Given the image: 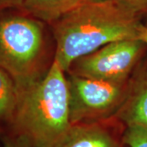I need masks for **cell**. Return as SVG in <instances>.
<instances>
[{
  "label": "cell",
  "mask_w": 147,
  "mask_h": 147,
  "mask_svg": "<svg viewBox=\"0 0 147 147\" xmlns=\"http://www.w3.org/2000/svg\"><path fill=\"white\" fill-rule=\"evenodd\" d=\"M140 18L119 0H91L52 23L53 61L66 73L78 58L112 42L137 38Z\"/></svg>",
  "instance_id": "6da1fadb"
},
{
  "label": "cell",
  "mask_w": 147,
  "mask_h": 147,
  "mask_svg": "<svg viewBox=\"0 0 147 147\" xmlns=\"http://www.w3.org/2000/svg\"><path fill=\"white\" fill-rule=\"evenodd\" d=\"M71 126L66 73L53 61L42 79L20 93L8 133L32 147H57Z\"/></svg>",
  "instance_id": "7a4b0ae2"
},
{
  "label": "cell",
  "mask_w": 147,
  "mask_h": 147,
  "mask_svg": "<svg viewBox=\"0 0 147 147\" xmlns=\"http://www.w3.org/2000/svg\"><path fill=\"white\" fill-rule=\"evenodd\" d=\"M47 42L42 21L32 16L0 20V67L14 80L19 92L47 73Z\"/></svg>",
  "instance_id": "3957f363"
},
{
  "label": "cell",
  "mask_w": 147,
  "mask_h": 147,
  "mask_svg": "<svg viewBox=\"0 0 147 147\" xmlns=\"http://www.w3.org/2000/svg\"><path fill=\"white\" fill-rule=\"evenodd\" d=\"M147 53L138 38L112 42L75 60L66 74L114 83H126Z\"/></svg>",
  "instance_id": "277c9868"
},
{
  "label": "cell",
  "mask_w": 147,
  "mask_h": 147,
  "mask_svg": "<svg viewBox=\"0 0 147 147\" xmlns=\"http://www.w3.org/2000/svg\"><path fill=\"white\" fill-rule=\"evenodd\" d=\"M72 124L115 117L126 96L127 83H114L66 74Z\"/></svg>",
  "instance_id": "5b68a950"
},
{
  "label": "cell",
  "mask_w": 147,
  "mask_h": 147,
  "mask_svg": "<svg viewBox=\"0 0 147 147\" xmlns=\"http://www.w3.org/2000/svg\"><path fill=\"white\" fill-rule=\"evenodd\" d=\"M125 129L126 126L116 117L72 124L57 147H128L123 138Z\"/></svg>",
  "instance_id": "8992f818"
},
{
  "label": "cell",
  "mask_w": 147,
  "mask_h": 147,
  "mask_svg": "<svg viewBox=\"0 0 147 147\" xmlns=\"http://www.w3.org/2000/svg\"><path fill=\"white\" fill-rule=\"evenodd\" d=\"M115 117L126 127L147 128V53L131 74L126 96Z\"/></svg>",
  "instance_id": "52a82bcc"
},
{
  "label": "cell",
  "mask_w": 147,
  "mask_h": 147,
  "mask_svg": "<svg viewBox=\"0 0 147 147\" xmlns=\"http://www.w3.org/2000/svg\"><path fill=\"white\" fill-rule=\"evenodd\" d=\"M82 3L81 0H25L22 8L32 17L52 24Z\"/></svg>",
  "instance_id": "ba28073f"
},
{
  "label": "cell",
  "mask_w": 147,
  "mask_h": 147,
  "mask_svg": "<svg viewBox=\"0 0 147 147\" xmlns=\"http://www.w3.org/2000/svg\"><path fill=\"white\" fill-rule=\"evenodd\" d=\"M20 92L14 80L0 67V124L8 127L19 102Z\"/></svg>",
  "instance_id": "9c48e42d"
},
{
  "label": "cell",
  "mask_w": 147,
  "mask_h": 147,
  "mask_svg": "<svg viewBox=\"0 0 147 147\" xmlns=\"http://www.w3.org/2000/svg\"><path fill=\"white\" fill-rule=\"evenodd\" d=\"M123 138L128 147H147V128L137 125L126 127Z\"/></svg>",
  "instance_id": "30bf717a"
},
{
  "label": "cell",
  "mask_w": 147,
  "mask_h": 147,
  "mask_svg": "<svg viewBox=\"0 0 147 147\" xmlns=\"http://www.w3.org/2000/svg\"><path fill=\"white\" fill-rule=\"evenodd\" d=\"M123 5L128 8L142 21L147 17V0H119Z\"/></svg>",
  "instance_id": "8fae6325"
},
{
  "label": "cell",
  "mask_w": 147,
  "mask_h": 147,
  "mask_svg": "<svg viewBox=\"0 0 147 147\" xmlns=\"http://www.w3.org/2000/svg\"><path fill=\"white\" fill-rule=\"evenodd\" d=\"M3 147H32L23 138L7 133L3 140Z\"/></svg>",
  "instance_id": "7c38bea8"
},
{
  "label": "cell",
  "mask_w": 147,
  "mask_h": 147,
  "mask_svg": "<svg viewBox=\"0 0 147 147\" xmlns=\"http://www.w3.org/2000/svg\"><path fill=\"white\" fill-rule=\"evenodd\" d=\"M25 0H0V11L10 7H22Z\"/></svg>",
  "instance_id": "4fadbf2b"
},
{
  "label": "cell",
  "mask_w": 147,
  "mask_h": 147,
  "mask_svg": "<svg viewBox=\"0 0 147 147\" xmlns=\"http://www.w3.org/2000/svg\"><path fill=\"white\" fill-rule=\"evenodd\" d=\"M137 38L147 44V26H146L145 24H142V26L140 27L137 34Z\"/></svg>",
  "instance_id": "5bb4252c"
},
{
  "label": "cell",
  "mask_w": 147,
  "mask_h": 147,
  "mask_svg": "<svg viewBox=\"0 0 147 147\" xmlns=\"http://www.w3.org/2000/svg\"><path fill=\"white\" fill-rule=\"evenodd\" d=\"M81 1H82V2L84 3V2H87V1H91V0H81Z\"/></svg>",
  "instance_id": "9a60e30c"
}]
</instances>
